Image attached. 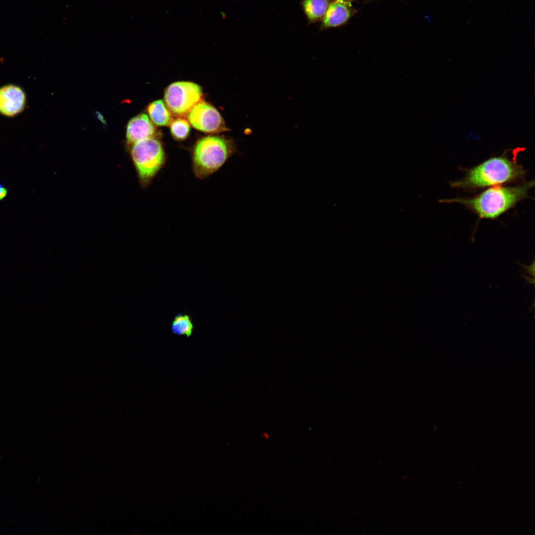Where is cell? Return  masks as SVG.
Here are the masks:
<instances>
[{
    "mask_svg": "<svg viewBox=\"0 0 535 535\" xmlns=\"http://www.w3.org/2000/svg\"><path fill=\"white\" fill-rule=\"evenodd\" d=\"M534 182L513 186L490 188L471 199L456 198L441 200L459 203L474 211L483 218H496L526 197Z\"/></svg>",
    "mask_w": 535,
    "mask_h": 535,
    "instance_id": "1",
    "label": "cell"
},
{
    "mask_svg": "<svg viewBox=\"0 0 535 535\" xmlns=\"http://www.w3.org/2000/svg\"><path fill=\"white\" fill-rule=\"evenodd\" d=\"M523 167L505 156L494 157L468 170L452 186L463 188H481L505 183L523 176Z\"/></svg>",
    "mask_w": 535,
    "mask_h": 535,
    "instance_id": "2",
    "label": "cell"
},
{
    "mask_svg": "<svg viewBox=\"0 0 535 535\" xmlns=\"http://www.w3.org/2000/svg\"><path fill=\"white\" fill-rule=\"evenodd\" d=\"M236 151L230 140L208 136L198 140L192 149V163L195 176L204 179L218 170Z\"/></svg>",
    "mask_w": 535,
    "mask_h": 535,
    "instance_id": "3",
    "label": "cell"
},
{
    "mask_svg": "<svg viewBox=\"0 0 535 535\" xmlns=\"http://www.w3.org/2000/svg\"><path fill=\"white\" fill-rule=\"evenodd\" d=\"M131 156L142 184H149L162 168L166 161L160 140L152 137L131 146Z\"/></svg>",
    "mask_w": 535,
    "mask_h": 535,
    "instance_id": "4",
    "label": "cell"
},
{
    "mask_svg": "<svg viewBox=\"0 0 535 535\" xmlns=\"http://www.w3.org/2000/svg\"><path fill=\"white\" fill-rule=\"evenodd\" d=\"M202 95L199 85L189 81H178L166 88L164 101L170 112L182 117L188 115L193 107L202 101Z\"/></svg>",
    "mask_w": 535,
    "mask_h": 535,
    "instance_id": "5",
    "label": "cell"
},
{
    "mask_svg": "<svg viewBox=\"0 0 535 535\" xmlns=\"http://www.w3.org/2000/svg\"><path fill=\"white\" fill-rule=\"evenodd\" d=\"M188 118L194 128L205 133H217L228 130L218 110L202 101L193 107Z\"/></svg>",
    "mask_w": 535,
    "mask_h": 535,
    "instance_id": "6",
    "label": "cell"
},
{
    "mask_svg": "<svg viewBox=\"0 0 535 535\" xmlns=\"http://www.w3.org/2000/svg\"><path fill=\"white\" fill-rule=\"evenodd\" d=\"M25 103V94L20 87L10 84L0 88V114L14 116L23 111Z\"/></svg>",
    "mask_w": 535,
    "mask_h": 535,
    "instance_id": "7",
    "label": "cell"
},
{
    "mask_svg": "<svg viewBox=\"0 0 535 535\" xmlns=\"http://www.w3.org/2000/svg\"><path fill=\"white\" fill-rule=\"evenodd\" d=\"M155 128L148 115L144 113L137 115L128 122L126 138L131 146L142 140L155 137Z\"/></svg>",
    "mask_w": 535,
    "mask_h": 535,
    "instance_id": "8",
    "label": "cell"
},
{
    "mask_svg": "<svg viewBox=\"0 0 535 535\" xmlns=\"http://www.w3.org/2000/svg\"><path fill=\"white\" fill-rule=\"evenodd\" d=\"M350 2L337 0L329 4L323 16V25L325 27H335L346 22L351 15Z\"/></svg>",
    "mask_w": 535,
    "mask_h": 535,
    "instance_id": "9",
    "label": "cell"
},
{
    "mask_svg": "<svg viewBox=\"0 0 535 535\" xmlns=\"http://www.w3.org/2000/svg\"><path fill=\"white\" fill-rule=\"evenodd\" d=\"M147 112L152 122L157 126L168 125L172 120L170 112L161 100L150 103L147 107Z\"/></svg>",
    "mask_w": 535,
    "mask_h": 535,
    "instance_id": "10",
    "label": "cell"
},
{
    "mask_svg": "<svg viewBox=\"0 0 535 535\" xmlns=\"http://www.w3.org/2000/svg\"><path fill=\"white\" fill-rule=\"evenodd\" d=\"M303 5L308 18L315 20L324 16L329 4L327 0H304Z\"/></svg>",
    "mask_w": 535,
    "mask_h": 535,
    "instance_id": "11",
    "label": "cell"
},
{
    "mask_svg": "<svg viewBox=\"0 0 535 535\" xmlns=\"http://www.w3.org/2000/svg\"><path fill=\"white\" fill-rule=\"evenodd\" d=\"M193 328L190 317L185 314H178L174 317L171 324L172 332L178 335L190 337L193 332Z\"/></svg>",
    "mask_w": 535,
    "mask_h": 535,
    "instance_id": "12",
    "label": "cell"
},
{
    "mask_svg": "<svg viewBox=\"0 0 535 535\" xmlns=\"http://www.w3.org/2000/svg\"><path fill=\"white\" fill-rule=\"evenodd\" d=\"M170 133L175 140L182 141L189 135L190 126L189 122L182 118L172 120L170 123Z\"/></svg>",
    "mask_w": 535,
    "mask_h": 535,
    "instance_id": "13",
    "label": "cell"
},
{
    "mask_svg": "<svg viewBox=\"0 0 535 535\" xmlns=\"http://www.w3.org/2000/svg\"><path fill=\"white\" fill-rule=\"evenodd\" d=\"M8 191L7 188L1 183H0V201L4 200L7 195Z\"/></svg>",
    "mask_w": 535,
    "mask_h": 535,
    "instance_id": "14",
    "label": "cell"
},
{
    "mask_svg": "<svg viewBox=\"0 0 535 535\" xmlns=\"http://www.w3.org/2000/svg\"><path fill=\"white\" fill-rule=\"evenodd\" d=\"M521 265L526 269V270L528 271V272L530 274L532 275L533 276V277H534V273H535V262L534 261L533 262L532 265H530V266H525V265Z\"/></svg>",
    "mask_w": 535,
    "mask_h": 535,
    "instance_id": "15",
    "label": "cell"
},
{
    "mask_svg": "<svg viewBox=\"0 0 535 535\" xmlns=\"http://www.w3.org/2000/svg\"><path fill=\"white\" fill-rule=\"evenodd\" d=\"M524 276L527 279V281H528L529 282H530L531 283H532L533 284H534V278H529V277H527V276Z\"/></svg>",
    "mask_w": 535,
    "mask_h": 535,
    "instance_id": "16",
    "label": "cell"
},
{
    "mask_svg": "<svg viewBox=\"0 0 535 535\" xmlns=\"http://www.w3.org/2000/svg\"><path fill=\"white\" fill-rule=\"evenodd\" d=\"M343 0V1H348V2H350V1L351 0Z\"/></svg>",
    "mask_w": 535,
    "mask_h": 535,
    "instance_id": "17",
    "label": "cell"
}]
</instances>
